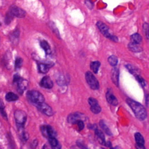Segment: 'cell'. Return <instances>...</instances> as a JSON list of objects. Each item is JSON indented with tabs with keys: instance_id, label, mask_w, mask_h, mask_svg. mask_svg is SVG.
Masks as SVG:
<instances>
[{
	"instance_id": "obj_1",
	"label": "cell",
	"mask_w": 149,
	"mask_h": 149,
	"mask_svg": "<svg viewBox=\"0 0 149 149\" xmlns=\"http://www.w3.org/2000/svg\"><path fill=\"white\" fill-rule=\"evenodd\" d=\"M126 101L131 108L137 119L140 121H143L146 118L147 115V111L141 104L130 98H128Z\"/></svg>"
},
{
	"instance_id": "obj_2",
	"label": "cell",
	"mask_w": 149,
	"mask_h": 149,
	"mask_svg": "<svg viewBox=\"0 0 149 149\" xmlns=\"http://www.w3.org/2000/svg\"><path fill=\"white\" fill-rule=\"evenodd\" d=\"M27 96L28 99L33 103L39 104L44 103L45 99L43 95L39 92L36 90H31L28 92Z\"/></svg>"
},
{
	"instance_id": "obj_3",
	"label": "cell",
	"mask_w": 149,
	"mask_h": 149,
	"mask_svg": "<svg viewBox=\"0 0 149 149\" xmlns=\"http://www.w3.org/2000/svg\"><path fill=\"white\" fill-rule=\"evenodd\" d=\"M96 25L98 27L100 31L101 32V33L107 38L115 42H117L118 41V39L117 36L112 35L109 33V28L105 23H104L101 21H99L97 22Z\"/></svg>"
},
{
	"instance_id": "obj_4",
	"label": "cell",
	"mask_w": 149,
	"mask_h": 149,
	"mask_svg": "<svg viewBox=\"0 0 149 149\" xmlns=\"http://www.w3.org/2000/svg\"><path fill=\"white\" fill-rule=\"evenodd\" d=\"M86 81L90 88L93 90H98L100 88L99 83L96 78L91 72H87L85 73Z\"/></svg>"
},
{
	"instance_id": "obj_5",
	"label": "cell",
	"mask_w": 149,
	"mask_h": 149,
	"mask_svg": "<svg viewBox=\"0 0 149 149\" xmlns=\"http://www.w3.org/2000/svg\"><path fill=\"white\" fill-rule=\"evenodd\" d=\"M14 117L18 126L23 128L27 118L26 113L23 111L17 110L14 113Z\"/></svg>"
},
{
	"instance_id": "obj_6",
	"label": "cell",
	"mask_w": 149,
	"mask_h": 149,
	"mask_svg": "<svg viewBox=\"0 0 149 149\" xmlns=\"http://www.w3.org/2000/svg\"><path fill=\"white\" fill-rule=\"evenodd\" d=\"M41 131L43 135L46 138H55L57 133L54 129L49 125H44L41 127Z\"/></svg>"
},
{
	"instance_id": "obj_7",
	"label": "cell",
	"mask_w": 149,
	"mask_h": 149,
	"mask_svg": "<svg viewBox=\"0 0 149 149\" xmlns=\"http://www.w3.org/2000/svg\"><path fill=\"white\" fill-rule=\"evenodd\" d=\"M88 101H89V104L90 106V110L92 111V112H93L94 114H97L101 112V108L99 106L98 101L96 99L93 97H90L88 100Z\"/></svg>"
},
{
	"instance_id": "obj_8",
	"label": "cell",
	"mask_w": 149,
	"mask_h": 149,
	"mask_svg": "<svg viewBox=\"0 0 149 149\" xmlns=\"http://www.w3.org/2000/svg\"><path fill=\"white\" fill-rule=\"evenodd\" d=\"M37 108L43 114L47 116H52L53 115V111L50 106L48 104L43 103L39 104H37Z\"/></svg>"
},
{
	"instance_id": "obj_9",
	"label": "cell",
	"mask_w": 149,
	"mask_h": 149,
	"mask_svg": "<svg viewBox=\"0 0 149 149\" xmlns=\"http://www.w3.org/2000/svg\"><path fill=\"white\" fill-rule=\"evenodd\" d=\"M10 12L12 14L13 17L14 16L17 18H22L25 17L26 15V12L23 10L15 6H13L10 8Z\"/></svg>"
},
{
	"instance_id": "obj_10",
	"label": "cell",
	"mask_w": 149,
	"mask_h": 149,
	"mask_svg": "<svg viewBox=\"0 0 149 149\" xmlns=\"http://www.w3.org/2000/svg\"><path fill=\"white\" fill-rule=\"evenodd\" d=\"M106 99L108 103L112 106H116L118 104V101L116 97L114 95L111 89H108L106 93Z\"/></svg>"
},
{
	"instance_id": "obj_11",
	"label": "cell",
	"mask_w": 149,
	"mask_h": 149,
	"mask_svg": "<svg viewBox=\"0 0 149 149\" xmlns=\"http://www.w3.org/2000/svg\"><path fill=\"white\" fill-rule=\"evenodd\" d=\"M82 117H83L82 114L78 113V112L73 113L68 115L67 118V121L70 123L74 124V123H77L78 121L82 120Z\"/></svg>"
},
{
	"instance_id": "obj_12",
	"label": "cell",
	"mask_w": 149,
	"mask_h": 149,
	"mask_svg": "<svg viewBox=\"0 0 149 149\" xmlns=\"http://www.w3.org/2000/svg\"><path fill=\"white\" fill-rule=\"evenodd\" d=\"M40 85L46 89H51L53 87V82L48 77H44L41 81Z\"/></svg>"
},
{
	"instance_id": "obj_13",
	"label": "cell",
	"mask_w": 149,
	"mask_h": 149,
	"mask_svg": "<svg viewBox=\"0 0 149 149\" xmlns=\"http://www.w3.org/2000/svg\"><path fill=\"white\" fill-rule=\"evenodd\" d=\"M119 70L117 68H114L112 70L111 73V78L113 83L117 86H118L119 84Z\"/></svg>"
},
{
	"instance_id": "obj_14",
	"label": "cell",
	"mask_w": 149,
	"mask_h": 149,
	"mask_svg": "<svg viewBox=\"0 0 149 149\" xmlns=\"http://www.w3.org/2000/svg\"><path fill=\"white\" fill-rule=\"evenodd\" d=\"M128 48L130 51L135 52H140L143 50L142 48L139 46V44L133 43L132 41L129 43Z\"/></svg>"
},
{
	"instance_id": "obj_15",
	"label": "cell",
	"mask_w": 149,
	"mask_h": 149,
	"mask_svg": "<svg viewBox=\"0 0 149 149\" xmlns=\"http://www.w3.org/2000/svg\"><path fill=\"white\" fill-rule=\"evenodd\" d=\"M95 135L97 136L99 142L103 145H106V139H105V136L104 133L100 130L96 129L95 130Z\"/></svg>"
},
{
	"instance_id": "obj_16",
	"label": "cell",
	"mask_w": 149,
	"mask_h": 149,
	"mask_svg": "<svg viewBox=\"0 0 149 149\" xmlns=\"http://www.w3.org/2000/svg\"><path fill=\"white\" fill-rule=\"evenodd\" d=\"M48 140L52 149H61V146L56 138H51Z\"/></svg>"
},
{
	"instance_id": "obj_17",
	"label": "cell",
	"mask_w": 149,
	"mask_h": 149,
	"mask_svg": "<svg viewBox=\"0 0 149 149\" xmlns=\"http://www.w3.org/2000/svg\"><path fill=\"white\" fill-rule=\"evenodd\" d=\"M40 46L41 48L45 51L46 54H50L51 52V50L49 44L46 41H41L40 42Z\"/></svg>"
},
{
	"instance_id": "obj_18",
	"label": "cell",
	"mask_w": 149,
	"mask_h": 149,
	"mask_svg": "<svg viewBox=\"0 0 149 149\" xmlns=\"http://www.w3.org/2000/svg\"><path fill=\"white\" fill-rule=\"evenodd\" d=\"M51 66V65L41 63L39 64V69L40 72L43 73H46L47 72H48Z\"/></svg>"
},
{
	"instance_id": "obj_19",
	"label": "cell",
	"mask_w": 149,
	"mask_h": 149,
	"mask_svg": "<svg viewBox=\"0 0 149 149\" xmlns=\"http://www.w3.org/2000/svg\"><path fill=\"white\" fill-rule=\"evenodd\" d=\"M100 65H101V63L98 61L91 62L90 68L95 73H97Z\"/></svg>"
},
{
	"instance_id": "obj_20",
	"label": "cell",
	"mask_w": 149,
	"mask_h": 149,
	"mask_svg": "<svg viewBox=\"0 0 149 149\" xmlns=\"http://www.w3.org/2000/svg\"><path fill=\"white\" fill-rule=\"evenodd\" d=\"M18 86V91H19L21 93L23 92L25 89H26L27 86V82L25 80H23V79H21L18 83H17Z\"/></svg>"
},
{
	"instance_id": "obj_21",
	"label": "cell",
	"mask_w": 149,
	"mask_h": 149,
	"mask_svg": "<svg viewBox=\"0 0 149 149\" xmlns=\"http://www.w3.org/2000/svg\"><path fill=\"white\" fill-rule=\"evenodd\" d=\"M6 99L8 101H14L18 100L19 97L16 94L12 92H10L6 95Z\"/></svg>"
},
{
	"instance_id": "obj_22",
	"label": "cell",
	"mask_w": 149,
	"mask_h": 149,
	"mask_svg": "<svg viewBox=\"0 0 149 149\" xmlns=\"http://www.w3.org/2000/svg\"><path fill=\"white\" fill-rule=\"evenodd\" d=\"M131 40L132 42L139 44L142 41V38L139 33H135L131 36Z\"/></svg>"
},
{
	"instance_id": "obj_23",
	"label": "cell",
	"mask_w": 149,
	"mask_h": 149,
	"mask_svg": "<svg viewBox=\"0 0 149 149\" xmlns=\"http://www.w3.org/2000/svg\"><path fill=\"white\" fill-rule=\"evenodd\" d=\"M100 126L101 128V129L105 132V133L109 135V136H111L112 135V133L111 132V130H110V129L108 128V127L107 126V125L105 123V122H104V121L101 120L100 121Z\"/></svg>"
},
{
	"instance_id": "obj_24",
	"label": "cell",
	"mask_w": 149,
	"mask_h": 149,
	"mask_svg": "<svg viewBox=\"0 0 149 149\" xmlns=\"http://www.w3.org/2000/svg\"><path fill=\"white\" fill-rule=\"evenodd\" d=\"M135 140H136V144L144 145V140L143 136L140 133H139V132L136 133L135 135Z\"/></svg>"
},
{
	"instance_id": "obj_25",
	"label": "cell",
	"mask_w": 149,
	"mask_h": 149,
	"mask_svg": "<svg viewBox=\"0 0 149 149\" xmlns=\"http://www.w3.org/2000/svg\"><path fill=\"white\" fill-rule=\"evenodd\" d=\"M126 68L128 69V70L130 72V73L134 74V75H135V76L139 75V70L138 69H137L135 66H132V65H126Z\"/></svg>"
},
{
	"instance_id": "obj_26",
	"label": "cell",
	"mask_w": 149,
	"mask_h": 149,
	"mask_svg": "<svg viewBox=\"0 0 149 149\" xmlns=\"http://www.w3.org/2000/svg\"><path fill=\"white\" fill-rule=\"evenodd\" d=\"M108 61L111 66H115L118 63V58L116 56L111 55V56L109 57V58L108 59Z\"/></svg>"
},
{
	"instance_id": "obj_27",
	"label": "cell",
	"mask_w": 149,
	"mask_h": 149,
	"mask_svg": "<svg viewBox=\"0 0 149 149\" xmlns=\"http://www.w3.org/2000/svg\"><path fill=\"white\" fill-rule=\"evenodd\" d=\"M143 28L146 38L149 39V25L147 23H144L143 25Z\"/></svg>"
},
{
	"instance_id": "obj_28",
	"label": "cell",
	"mask_w": 149,
	"mask_h": 149,
	"mask_svg": "<svg viewBox=\"0 0 149 149\" xmlns=\"http://www.w3.org/2000/svg\"><path fill=\"white\" fill-rule=\"evenodd\" d=\"M4 108H5V106L4 104V103L1 100H0V112H1V114L4 118H7V114L4 111Z\"/></svg>"
},
{
	"instance_id": "obj_29",
	"label": "cell",
	"mask_w": 149,
	"mask_h": 149,
	"mask_svg": "<svg viewBox=\"0 0 149 149\" xmlns=\"http://www.w3.org/2000/svg\"><path fill=\"white\" fill-rule=\"evenodd\" d=\"M135 77H136V80H137V81H138V82L141 85V86L144 87V86H146L145 81L143 79V78L141 77H140V76L139 75H139L135 76Z\"/></svg>"
},
{
	"instance_id": "obj_30",
	"label": "cell",
	"mask_w": 149,
	"mask_h": 149,
	"mask_svg": "<svg viewBox=\"0 0 149 149\" xmlns=\"http://www.w3.org/2000/svg\"><path fill=\"white\" fill-rule=\"evenodd\" d=\"M22 59L21 58H18L15 61V68H20L22 65Z\"/></svg>"
},
{
	"instance_id": "obj_31",
	"label": "cell",
	"mask_w": 149,
	"mask_h": 149,
	"mask_svg": "<svg viewBox=\"0 0 149 149\" xmlns=\"http://www.w3.org/2000/svg\"><path fill=\"white\" fill-rule=\"evenodd\" d=\"M78 146L80 148V149H88L87 147L85 146L84 143L81 140H78L77 142Z\"/></svg>"
},
{
	"instance_id": "obj_32",
	"label": "cell",
	"mask_w": 149,
	"mask_h": 149,
	"mask_svg": "<svg viewBox=\"0 0 149 149\" xmlns=\"http://www.w3.org/2000/svg\"><path fill=\"white\" fill-rule=\"evenodd\" d=\"M78 124V128L80 130H82L83 129L84 127H85V124H84V122L82 120H80V121H78L77 123Z\"/></svg>"
},
{
	"instance_id": "obj_33",
	"label": "cell",
	"mask_w": 149,
	"mask_h": 149,
	"mask_svg": "<svg viewBox=\"0 0 149 149\" xmlns=\"http://www.w3.org/2000/svg\"><path fill=\"white\" fill-rule=\"evenodd\" d=\"M12 17H13V16H12V14L10 12V14H8L7 15V17H6V22L7 24H8L9 23H10L11 21V20H12Z\"/></svg>"
},
{
	"instance_id": "obj_34",
	"label": "cell",
	"mask_w": 149,
	"mask_h": 149,
	"mask_svg": "<svg viewBox=\"0 0 149 149\" xmlns=\"http://www.w3.org/2000/svg\"><path fill=\"white\" fill-rule=\"evenodd\" d=\"M135 146H136V149H146L145 147H144V145H143V144H136Z\"/></svg>"
},
{
	"instance_id": "obj_35",
	"label": "cell",
	"mask_w": 149,
	"mask_h": 149,
	"mask_svg": "<svg viewBox=\"0 0 149 149\" xmlns=\"http://www.w3.org/2000/svg\"><path fill=\"white\" fill-rule=\"evenodd\" d=\"M37 144H38V143H37V140H34V141L33 142V143H32V147H33V148H35V147H36V146L37 145Z\"/></svg>"
},
{
	"instance_id": "obj_36",
	"label": "cell",
	"mask_w": 149,
	"mask_h": 149,
	"mask_svg": "<svg viewBox=\"0 0 149 149\" xmlns=\"http://www.w3.org/2000/svg\"><path fill=\"white\" fill-rule=\"evenodd\" d=\"M110 149H121V148L119 146H116L115 147H110Z\"/></svg>"
},
{
	"instance_id": "obj_37",
	"label": "cell",
	"mask_w": 149,
	"mask_h": 149,
	"mask_svg": "<svg viewBox=\"0 0 149 149\" xmlns=\"http://www.w3.org/2000/svg\"><path fill=\"white\" fill-rule=\"evenodd\" d=\"M43 149H49V148H48V146L47 145H44L43 148Z\"/></svg>"
},
{
	"instance_id": "obj_38",
	"label": "cell",
	"mask_w": 149,
	"mask_h": 149,
	"mask_svg": "<svg viewBox=\"0 0 149 149\" xmlns=\"http://www.w3.org/2000/svg\"><path fill=\"white\" fill-rule=\"evenodd\" d=\"M72 149H78V148H74V147H73Z\"/></svg>"
}]
</instances>
